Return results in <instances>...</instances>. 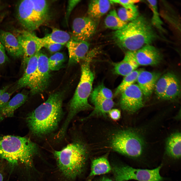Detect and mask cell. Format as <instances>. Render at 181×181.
I'll list each match as a JSON object with an SVG mask.
<instances>
[{"instance_id":"cell-1","label":"cell","mask_w":181,"mask_h":181,"mask_svg":"<svg viewBox=\"0 0 181 181\" xmlns=\"http://www.w3.org/2000/svg\"><path fill=\"white\" fill-rule=\"evenodd\" d=\"M63 99L62 93L52 94L45 102L28 114L26 122L32 134L42 136L57 128L62 115Z\"/></svg>"},{"instance_id":"cell-2","label":"cell","mask_w":181,"mask_h":181,"mask_svg":"<svg viewBox=\"0 0 181 181\" xmlns=\"http://www.w3.org/2000/svg\"><path fill=\"white\" fill-rule=\"evenodd\" d=\"M113 37L122 48L127 51H134L151 44L158 36L151 22L144 16L139 15L122 29L115 31Z\"/></svg>"},{"instance_id":"cell-3","label":"cell","mask_w":181,"mask_h":181,"mask_svg":"<svg viewBox=\"0 0 181 181\" xmlns=\"http://www.w3.org/2000/svg\"><path fill=\"white\" fill-rule=\"evenodd\" d=\"M37 151L36 144L27 137L12 135L0 137V159L12 165L20 162L31 166Z\"/></svg>"},{"instance_id":"cell-4","label":"cell","mask_w":181,"mask_h":181,"mask_svg":"<svg viewBox=\"0 0 181 181\" xmlns=\"http://www.w3.org/2000/svg\"><path fill=\"white\" fill-rule=\"evenodd\" d=\"M83 60L81 66L80 80L70 103L68 115L62 126L64 130L67 129L70 122L78 113L93 108L88 102L94 78L90 67L91 58L88 57Z\"/></svg>"},{"instance_id":"cell-5","label":"cell","mask_w":181,"mask_h":181,"mask_svg":"<svg viewBox=\"0 0 181 181\" xmlns=\"http://www.w3.org/2000/svg\"><path fill=\"white\" fill-rule=\"evenodd\" d=\"M54 154L58 166L64 174L73 178L82 171L87 151L83 144L75 142L68 145L61 150L54 151Z\"/></svg>"},{"instance_id":"cell-6","label":"cell","mask_w":181,"mask_h":181,"mask_svg":"<svg viewBox=\"0 0 181 181\" xmlns=\"http://www.w3.org/2000/svg\"><path fill=\"white\" fill-rule=\"evenodd\" d=\"M111 143L114 150L131 157H139L143 152V141L132 131L126 130L117 132L113 136Z\"/></svg>"},{"instance_id":"cell-7","label":"cell","mask_w":181,"mask_h":181,"mask_svg":"<svg viewBox=\"0 0 181 181\" xmlns=\"http://www.w3.org/2000/svg\"><path fill=\"white\" fill-rule=\"evenodd\" d=\"M161 165L153 169H137L128 166H116L113 168L116 181H163V178L160 174Z\"/></svg>"},{"instance_id":"cell-8","label":"cell","mask_w":181,"mask_h":181,"mask_svg":"<svg viewBox=\"0 0 181 181\" xmlns=\"http://www.w3.org/2000/svg\"><path fill=\"white\" fill-rule=\"evenodd\" d=\"M48 59L46 55L39 52L37 67L27 87L32 95L42 92L48 85L51 77Z\"/></svg>"},{"instance_id":"cell-9","label":"cell","mask_w":181,"mask_h":181,"mask_svg":"<svg viewBox=\"0 0 181 181\" xmlns=\"http://www.w3.org/2000/svg\"><path fill=\"white\" fill-rule=\"evenodd\" d=\"M23 51L22 65L25 69L29 58L40 50L43 47L40 38L32 32L25 30L16 31V36Z\"/></svg>"},{"instance_id":"cell-10","label":"cell","mask_w":181,"mask_h":181,"mask_svg":"<svg viewBox=\"0 0 181 181\" xmlns=\"http://www.w3.org/2000/svg\"><path fill=\"white\" fill-rule=\"evenodd\" d=\"M121 94L120 105L123 110L133 113L143 107V95L137 84H134L131 85Z\"/></svg>"},{"instance_id":"cell-11","label":"cell","mask_w":181,"mask_h":181,"mask_svg":"<svg viewBox=\"0 0 181 181\" xmlns=\"http://www.w3.org/2000/svg\"><path fill=\"white\" fill-rule=\"evenodd\" d=\"M17 16L20 24L26 30L33 31L41 25L34 11L32 0H24L19 2Z\"/></svg>"},{"instance_id":"cell-12","label":"cell","mask_w":181,"mask_h":181,"mask_svg":"<svg viewBox=\"0 0 181 181\" xmlns=\"http://www.w3.org/2000/svg\"><path fill=\"white\" fill-rule=\"evenodd\" d=\"M97 27L95 20L89 17L76 18L72 24V39L87 41L94 34Z\"/></svg>"},{"instance_id":"cell-13","label":"cell","mask_w":181,"mask_h":181,"mask_svg":"<svg viewBox=\"0 0 181 181\" xmlns=\"http://www.w3.org/2000/svg\"><path fill=\"white\" fill-rule=\"evenodd\" d=\"M135 59L139 65L155 66L159 64L162 59L159 50L149 44L134 51Z\"/></svg>"},{"instance_id":"cell-14","label":"cell","mask_w":181,"mask_h":181,"mask_svg":"<svg viewBox=\"0 0 181 181\" xmlns=\"http://www.w3.org/2000/svg\"><path fill=\"white\" fill-rule=\"evenodd\" d=\"M161 76L158 72L142 70L139 73L137 81L143 95L150 97L154 89L156 82Z\"/></svg>"},{"instance_id":"cell-15","label":"cell","mask_w":181,"mask_h":181,"mask_svg":"<svg viewBox=\"0 0 181 181\" xmlns=\"http://www.w3.org/2000/svg\"><path fill=\"white\" fill-rule=\"evenodd\" d=\"M0 41L8 54L15 58L23 57L22 48L16 37L12 33L0 31Z\"/></svg>"},{"instance_id":"cell-16","label":"cell","mask_w":181,"mask_h":181,"mask_svg":"<svg viewBox=\"0 0 181 181\" xmlns=\"http://www.w3.org/2000/svg\"><path fill=\"white\" fill-rule=\"evenodd\" d=\"M69 55V64H73L83 60L89 49L87 41L71 40L67 43Z\"/></svg>"},{"instance_id":"cell-17","label":"cell","mask_w":181,"mask_h":181,"mask_svg":"<svg viewBox=\"0 0 181 181\" xmlns=\"http://www.w3.org/2000/svg\"><path fill=\"white\" fill-rule=\"evenodd\" d=\"M28 98L24 92L17 94L0 109V121L5 118L12 117L15 110L23 104Z\"/></svg>"},{"instance_id":"cell-18","label":"cell","mask_w":181,"mask_h":181,"mask_svg":"<svg viewBox=\"0 0 181 181\" xmlns=\"http://www.w3.org/2000/svg\"><path fill=\"white\" fill-rule=\"evenodd\" d=\"M139 65L135 59L134 51H127L123 59L114 65L116 74L125 76L137 69Z\"/></svg>"},{"instance_id":"cell-19","label":"cell","mask_w":181,"mask_h":181,"mask_svg":"<svg viewBox=\"0 0 181 181\" xmlns=\"http://www.w3.org/2000/svg\"><path fill=\"white\" fill-rule=\"evenodd\" d=\"M38 52L29 58L24 74L17 82L12 91L28 87L37 67Z\"/></svg>"},{"instance_id":"cell-20","label":"cell","mask_w":181,"mask_h":181,"mask_svg":"<svg viewBox=\"0 0 181 181\" xmlns=\"http://www.w3.org/2000/svg\"><path fill=\"white\" fill-rule=\"evenodd\" d=\"M112 4L111 0L90 1L88 6V17L94 20L100 18L109 11Z\"/></svg>"},{"instance_id":"cell-21","label":"cell","mask_w":181,"mask_h":181,"mask_svg":"<svg viewBox=\"0 0 181 181\" xmlns=\"http://www.w3.org/2000/svg\"><path fill=\"white\" fill-rule=\"evenodd\" d=\"M43 47L45 45L52 43H58L64 45L72 39V36L68 33L57 29L46 36L40 38Z\"/></svg>"},{"instance_id":"cell-22","label":"cell","mask_w":181,"mask_h":181,"mask_svg":"<svg viewBox=\"0 0 181 181\" xmlns=\"http://www.w3.org/2000/svg\"><path fill=\"white\" fill-rule=\"evenodd\" d=\"M181 135L180 132L174 133L167 138L166 142L167 153L170 157L179 159L181 157Z\"/></svg>"},{"instance_id":"cell-23","label":"cell","mask_w":181,"mask_h":181,"mask_svg":"<svg viewBox=\"0 0 181 181\" xmlns=\"http://www.w3.org/2000/svg\"><path fill=\"white\" fill-rule=\"evenodd\" d=\"M91 99L95 107L93 111L86 119L94 116H105L114 105V102L112 99L100 98Z\"/></svg>"},{"instance_id":"cell-24","label":"cell","mask_w":181,"mask_h":181,"mask_svg":"<svg viewBox=\"0 0 181 181\" xmlns=\"http://www.w3.org/2000/svg\"><path fill=\"white\" fill-rule=\"evenodd\" d=\"M105 27L115 31L120 30L128 23L122 21L118 16L116 10L111 11L106 17L104 20Z\"/></svg>"},{"instance_id":"cell-25","label":"cell","mask_w":181,"mask_h":181,"mask_svg":"<svg viewBox=\"0 0 181 181\" xmlns=\"http://www.w3.org/2000/svg\"><path fill=\"white\" fill-rule=\"evenodd\" d=\"M111 169L110 166L107 158L105 157L100 158L93 161L90 176L107 173Z\"/></svg>"},{"instance_id":"cell-26","label":"cell","mask_w":181,"mask_h":181,"mask_svg":"<svg viewBox=\"0 0 181 181\" xmlns=\"http://www.w3.org/2000/svg\"><path fill=\"white\" fill-rule=\"evenodd\" d=\"M34 13L42 24L46 20L49 16L48 3L44 0H32Z\"/></svg>"},{"instance_id":"cell-27","label":"cell","mask_w":181,"mask_h":181,"mask_svg":"<svg viewBox=\"0 0 181 181\" xmlns=\"http://www.w3.org/2000/svg\"><path fill=\"white\" fill-rule=\"evenodd\" d=\"M180 91L179 80L173 74L165 90L163 99L168 100L174 99L178 96Z\"/></svg>"},{"instance_id":"cell-28","label":"cell","mask_w":181,"mask_h":181,"mask_svg":"<svg viewBox=\"0 0 181 181\" xmlns=\"http://www.w3.org/2000/svg\"><path fill=\"white\" fill-rule=\"evenodd\" d=\"M173 74L167 72L160 76L157 81L154 89L159 98L163 99L165 90Z\"/></svg>"},{"instance_id":"cell-29","label":"cell","mask_w":181,"mask_h":181,"mask_svg":"<svg viewBox=\"0 0 181 181\" xmlns=\"http://www.w3.org/2000/svg\"><path fill=\"white\" fill-rule=\"evenodd\" d=\"M142 70L136 69L125 76L121 83L116 88L115 95H117L121 94L127 87L134 84L137 81L138 76Z\"/></svg>"},{"instance_id":"cell-30","label":"cell","mask_w":181,"mask_h":181,"mask_svg":"<svg viewBox=\"0 0 181 181\" xmlns=\"http://www.w3.org/2000/svg\"><path fill=\"white\" fill-rule=\"evenodd\" d=\"M147 2L151 9L152 16L151 22L154 27L160 31H163V22L161 20L158 12V3L156 0H147Z\"/></svg>"},{"instance_id":"cell-31","label":"cell","mask_w":181,"mask_h":181,"mask_svg":"<svg viewBox=\"0 0 181 181\" xmlns=\"http://www.w3.org/2000/svg\"><path fill=\"white\" fill-rule=\"evenodd\" d=\"M65 57L62 53H55L48 59L49 67L50 70L56 71L59 70L63 66Z\"/></svg>"},{"instance_id":"cell-32","label":"cell","mask_w":181,"mask_h":181,"mask_svg":"<svg viewBox=\"0 0 181 181\" xmlns=\"http://www.w3.org/2000/svg\"><path fill=\"white\" fill-rule=\"evenodd\" d=\"M117 12L120 19L127 23L134 20L139 16L138 10H128L123 7L119 8Z\"/></svg>"},{"instance_id":"cell-33","label":"cell","mask_w":181,"mask_h":181,"mask_svg":"<svg viewBox=\"0 0 181 181\" xmlns=\"http://www.w3.org/2000/svg\"><path fill=\"white\" fill-rule=\"evenodd\" d=\"M90 97L91 99L97 98L112 99L113 95L110 89L101 85L94 89L90 94Z\"/></svg>"},{"instance_id":"cell-34","label":"cell","mask_w":181,"mask_h":181,"mask_svg":"<svg viewBox=\"0 0 181 181\" xmlns=\"http://www.w3.org/2000/svg\"><path fill=\"white\" fill-rule=\"evenodd\" d=\"M112 3L118 4L122 6L123 7L128 10H138L135 4L139 2V0H111Z\"/></svg>"},{"instance_id":"cell-35","label":"cell","mask_w":181,"mask_h":181,"mask_svg":"<svg viewBox=\"0 0 181 181\" xmlns=\"http://www.w3.org/2000/svg\"><path fill=\"white\" fill-rule=\"evenodd\" d=\"M80 1V0H70L68 1L65 16L67 21L68 20L73 10Z\"/></svg>"},{"instance_id":"cell-36","label":"cell","mask_w":181,"mask_h":181,"mask_svg":"<svg viewBox=\"0 0 181 181\" xmlns=\"http://www.w3.org/2000/svg\"><path fill=\"white\" fill-rule=\"evenodd\" d=\"M64 45L58 43H52L45 45V47L50 52L52 53H56L60 50Z\"/></svg>"},{"instance_id":"cell-37","label":"cell","mask_w":181,"mask_h":181,"mask_svg":"<svg viewBox=\"0 0 181 181\" xmlns=\"http://www.w3.org/2000/svg\"><path fill=\"white\" fill-rule=\"evenodd\" d=\"M14 92H7L4 93L0 97V109L8 101L11 95Z\"/></svg>"},{"instance_id":"cell-38","label":"cell","mask_w":181,"mask_h":181,"mask_svg":"<svg viewBox=\"0 0 181 181\" xmlns=\"http://www.w3.org/2000/svg\"><path fill=\"white\" fill-rule=\"evenodd\" d=\"M5 50L0 41V65L8 62V58L6 53Z\"/></svg>"},{"instance_id":"cell-39","label":"cell","mask_w":181,"mask_h":181,"mask_svg":"<svg viewBox=\"0 0 181 181\" xmlns=\"http://www.w3.org/2000/svg\"><path fill=\"white\" fill-rule=\"evenodd\" d=\"M108 113L111 118L114 120H118L120 117V112L117 109H112Z\"/></svg>"},{"instance_id":"cell-40","label":"cell","mask_w":181,"mask_h":181,"mask_svg":"<svg viewBox=\"0 0 181 181\" xmlns=\"http://www.w3.org/2000/svg\"><path fill=\"white\" fill-rule=\"evenodd\" d=\"M9 87V85H8L2 89H0V97L4 93L7 91Z\"/></svg>"},{"instance_id":"cell-41","label":"cell","mask_w":181,"mask_h":181,"mask_svg":"<svg viewBox=\"0 0 181 181\" xmlns=\"http://www.w3.org/2000/svg\"><path fill=\"white\" fill-rule=\"evenodd\" d=\"M99 181H113L111 179L108 178L103 177Z\"/></svg>"},{"instance_id":"cell-42","label":"cell","mask_w":181,"mask_h":181,"mask_svg":"<svg viewBox=\"0 0 181 181\" xmlns=\"http://www.w3.org/2000/svg\"><path fill=\"white\" fill-rule=\"evenodd\" d=\"M3 175L0 171V181H3Z\"/></svg>"},{"instance_id":"cell-43","label":"cell","mask_w":181,"mask_h":181,"mask_svg":"<svg viewBox=\"0 0 181 181\" xmlns=\"http://www.w3.org/2000/svg\"><path fill=\"white\" fill-rule=\"evenodd\" d=\"M88 181H90V180H88Z\"/></svg>"}]
</instances>
